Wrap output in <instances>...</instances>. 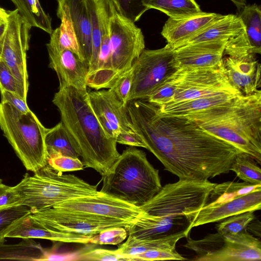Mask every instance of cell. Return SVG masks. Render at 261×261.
<instances>
[{
	"label": "cell",
	"mask_w": 261,
	"mask_h": 261,
	"mask_svg": "<svg viewBox=\"0 0 261 261\" xmlns=\"http://www.w3.org/2000/svg\"><path fill=\"white\" fill-rule=\"evenodd\" d=\"M109 27L112 63L119 77L132 67L145 49L144 37L141 29L119 13L114 6Z\"/></svg>",
	"instance_id": "obj_12"
},
{
	"label": "cell",
	"mask_w": 261,
	"mask_h": 261,
	"mask_svg": "<svg viewBox=\"0 0 261 261\" xmlns=\"http://www.w3.org/2000/svg\"><path fill=\"white\" fill-rule=\"evenodd\" d=\"M31 213L30 208L23 205L0 208V242L5 241V235L9 230Z\"/></svg>",
	"instance_id": "obj_35"
},
{
	"label": "cell",
	"mask_w": 261,
	"mask_h": 261,
	"mask_svg": "<svg viewBox=\"0 0 261 261\" xmlns=\"http://www.w3.org/2000/svg\"><path fill=\"white\" fill-rule=\"evenodd\" d=\"M57 1V15L61 20V24L53 30L50 35L49 41L62 48L72 51L83 60L74 32L68 6L64 0Z\"/></svg>",
	"instance_id": "obj_25"
},
{
	"label": "cell",
	"mask_w": 261,
	"mask_h": 261,
	"mask_svg": "<svg viewBox=\"0 0 261 261\" xmlns=\"http://www.w3.org/2000/svg\"><path fill=\"white\" fill-rule=\"evenodd\" d=\"M1 102H7L22 113H27L31 110L27 101L16 93L5 89L0 90Z\"/></svg>",
	"instance_id": "obj_46"
},
{
	"label": "cell",
	"mask_w": 261,
	"mask_h": 261,
	"mask_svg": "<svg viewBox=\"0 0 261 261\" xmlns=\"http://www.w3.org/2000/svg\"><path fill=\"white\" fill-rule=\"evenodd\" d=\"M188 237L185 233H178L155 240L137 239L130 236L125 242L118 246L117 252L125 255H134L152 250L175 249L177 242Z\"/></svg>",
	"instance_id": "obj_26"
},
{
	"label": "cell",
	"mask_w": 261,
	"mask_h": 261,
	"mask_svg": "<svg viewBox=\"0 0 261 261\" xmlns=\"http://www.w3.org/2000/svg\"><path fill=\"white\" fill-rule=\"evenodd\" d=\"M3 40V38L2 39H0V59L1 58V54H2V51Z\"/></svg>",
	"instance_id": "obj_51"
},
{
	"label": "cell",
	"mask_w": 261,
	"mask_h": 261,
	"mask_svg": "<svg viewBox=\"0 0 261 261\" xmlns=\"http://www.w3.org/2000/svg\"><path fill=\"white\" fill-rule=\"evenodd\" d=\"M173 76L175 94L169 104L217 93L242 95L230 83L222 62L211 68H179Z\"/></svg>",
	"instance_id": "obj_10"
},
{
	"label": "cell",
	"mask_w": 261,
	"mask_h": 261,
	"mask_svg": "<svg viewBox=\"0 0 261 261\" xmlns=\"http://www.w3.org/2000/svg\"><path fill=\"white\" fill-rule=\"evenodd\" d=\"M31 28L16 9L8 11L1 58L8 66L17 80L18 95L26 101L29 87L27 53L29 47Z\"/></svg>",
	"instance_id": "obj_11"
},
{
	"label": "cell",
	"mask_w": 261,
	"mask_h": 261,
	"mask_svg": "<svg viewBox=\"0 0 261 261\" xmlns=\"http://www.w3.org/2000/svg\"><path fill=\"white\" fill-rule=\"evenodd\" d=\"M79 259L85 260L134 261L131 256L122 254L116 250L94 249L82 252Z\"/></svg>",
	"instance_id": "obj_40"
},
{
	"label": "cell",
	"mask_w": 261,
	"mask_h": 261,
	"mask_svg": "<svg viewBox=\"0 0 261 261\" xmlns=\"http://www.w3.org/2000/svg\"><path fill=\"white\" fill-rule=\"evenodd\" d=\"M0 242V259L20 260H46V252L38 243L32 239H23L15 244H5Z\"/></svg>",
	"instance_id": "obj_28"
},
{
	"label": "cell",
	"mask_w": 261,
	"mask_h": 261,
	"mask_svg": "<svg viewBox=\"0 0 261 261\" xmlns=\"http://www.w3.org/2000/svg\"><path fill=\"white\" fill-rule=\"evenodd\" d=\"M222 65L230 83L242 95H250L260 90V64L254 55L226 56L223 58Z\"/></svg>",
	"instance_id": "obj_18"
},
{
	"label": "cell",
	"mask_w": 261,
	"mask_h": 261,
	"mask_svg": "<svg viewBox=\"0 0 261 261\" xmlns=\"http://www.w3.org/2000/svg\"><path fill=\"white\" fill-rule=\"evenodd\" d=\"M45 143L47 160L58 155L74 158H78L80 156L61 121L53 127L46 128Z\"/></svg>",
	"instance_id": "obj_27"
},
{
	"label": "cell",
	"mask_w": 261,
	"mask_h": 261,
	"mask_svg": "<svg viewBox=\"0 0 261 261\" xmlns=\"http://www.w3.org/2000/svg\"><path fill=\"white\" fill-rule=\"evenodd\" d=\"M254 55L261 53V10L256 4L246 5L238 15Z\"/></svg>",
	"instance_id": "obj_32"
},
{
	"label": "cell",
	"mask_w": 261,
	"mask_h": 261,
	"mask_svg": "<svg viewBox=\"0 0 261 261\" xmlns=\"http://www.w3.org/2000/svg\"><path fill=\"white\" fill-rule=\"evenodd\" d=\"M7 28V23L0 24V39L4 37Z\"/></svg>",
	"instance_id": "obj_50"
},
{
	"label": "cell",
	"mask_w": 261,
	"mask_h": 261,
	"mask_svg": "<svg viewBox=\"0 0 261 261\" xmlns=\"http://www.w3.org/2000/svg\"><path fill=\"white\" fill-rule=\"evenodd\" d=\"M174 73L160 85L145 100L157 107L166 105L171 103L173 100L175 91V84L173 76Z\"/></svg>",
	"instance_id": "obj_37"
},
{
	"label": "cell",
	"mask_w": 261,
	"mask_h": 261,
	"mask_svg": "<svg viewBox=\"0 0 261 261\" xmlns=\"http://www.w3.org/2000/svg\"><path fill=\"white\" fill-rule=\"evenodd\" d=\"M185 117L261 163V91Z\"/></svg>",
	"instance_id": "obj_4"
},
{
	"label": "cell",
	"mask_w": 261,
	"mask_h": 261,
	"mask_svg": "<svg viewBox=\"0 0 261 261\" xmlns=\"http://www.w3.org/2000/svg\"><path fill=\"white\" fill-rule=\"evenodd\" d=\"M144 0H111L116 10L135 22L148 10L143 5Z\"/></svg>",
	"instance_id": "obj_38"
},
{
	"label": "cell",
	"mask_w": 261,
	"mask_h": 261,
	"mask_svg": "<svg viewBox=\"0 0 261 261\" xmlns=\"http://www.w3.org/2000/svg\"><path fill=\"white\" fill-rule=\"evenodd\" d=\"M47 163L54 169L62 173L84 169V164L79 158L58 155L49 158Z\"/></svg>",
	"instance_id": "obj_42"
},
{
	"label": "cell",
	"mask_w": 261,
	"mask_h": 261,
	"mask_svg": "<svg viewBox=\"0 0 261 261\" xmlns=\"http://www.w3.org/2000/svg\"><path fill=\"white\" fill-rule=\"evenodd\" d=\"M245 33L244 25L238 15H222L181 43L177 48L204 42L219 40L228 41Z\"/></svg>",
	"instance_id": "obj_22"
},
{
	"label": "cell",
	"mask_w": 261,
	"mask_h": 261,
	"mask_svg": "<svg viewBox=\"0 0 261 261\" xmlns=\"http://www.w3.org/2000/svg\"><path fill=\"white\" fill-rule=\"evenodd\" d=\"M216 185L208 180L182 179L165 185L140 206L144 213L128 228V236L141 240L181 233L188 236L191 223L185 214L203 207Z\"/></svg>",
	"instance_id": "obj_2"
},
{
	"label": "cell",
	"mask_w": 261,
	"mask_h": 261,
	"mask_svg": "<svg viewBox=\"0 0 261 261\" xmlns=\"http://www.w3.org/2000/svg\"><path fill=\"white\" fill-rule=\"evenodd\" d=\"M5 89L18 94L19 87L16 78L6 63L0 59V90Z\"/></svg>",
	"instance_id": "obj_44"
},
{
	"label": "cell",
	"mask_w": 261,
	"mask_h": 261,
	"mask_svg": "<svg viewBox=\"0 0 261 261\" xmlns=\"http://www.w3.org/2000/svg\"><path fill=\"white\" fill-rule=\"evenodd\" d=\"M126 108L146 149L179 179L205 180L228 173L243 152L185 117L159 115L145 99L130 101Z\"/></svg>",
	"instance_id": "obj_1"
},
{
	"label": "cell",
	"mask_w": 261,
	"mask_h": 261,
	"mask_svg": "<svg viewBox=\"0 0 261 261\" xmlns=\"http://www.w3.org/2000/svg\"><path fill=\"white\" fill-rule=\"evenodd\" d=\"M256 161L244 152L238 154L233 160L230 171L246 182L252 185L261 184V170Z\"/></svg>",
	"instance_id": "obj_33"
},
{
	"label": "cell",
	"mask_w": 261,
	"mask_h": 261,
	"mask_svg": "<svg viewBox=\"0 0 261 261\" xmlns=\"http://www.w3.org/2000/svg\"><path fill=\"white\" fill-rule=\"evenodd\" d=\"M143 4L148 10H158L175 19L190 17L203 12L196 0H144Z\"/></svg>",
	"instance_id": "obj_29"
},
{
	"label": "cell",
	"mask_w": 261,
	"mask_h": 261,
	"mask_svg": "<svg viewBox=\"0 0 261 261\" xmlns=\"http://www.w3.org/2000/svg\"><path fill=\"white\" fill-rule=\"evenodd\" d=\"M117 143L130 146L141 147L146 149V146L143 140L135 132H120L116 137Z\"/></svg>",
	"instance_id": "obj_47"
},
{
	"label": "cell",
	"mask_w": 261,
	"mask_h": 261,
	"mask_svg": "<svg viewBox=\"0 0 261 261\" xmlns=\"http://www.w3.org/2000/svg\"><path fill=\"white\" fill-rule=\"evenodd\" d=\"M134 260H186L176 249L152 250L131 256Z\"/></svg>",
	"instance_id": "obj_41"
},
{
	"label": "cell",
	"mask_w": 261,
	"mask_h": 261,
	"mask_svg": "<svg viewBox=\"0 0 261 261\" xmlns=\"http://www.w3.org/2000/svg\"><path fill=\"white\" fill-rule=\"evenodd\" d=\"M127 230L122 227H115L105 229L93 236L89 243L98 245H116L127 237Z\"/></svg>",
	"instance_id": "obj_39"
},
{
	"label": "cell",
	"mask_w": 261,
	"mask_h": 261,
	"mask_svg": "<svg viewBox=\"0 0 261 261\" xmlns=\"http://www.w3.org/2000/svg\"><path fill=\"white\" fill-rule=\"evenodd\" d=\"M1 182H2V179H0V184H1Z\"/></svg>",
	"instance_id": "obj_52"
},
{
	"label": "cell",
	"mask_w": 261,
	"mask_h": 261,
	"mask_svg": "<svg viewBox=\"0 0 261 261\" xmlns=\"http://www.w3.org/2000/svg\"><path fill=\"white\" fill-rule=\"evenodd\" d=\"M92 109L109 138H115L120 132H135L126 106L111 88L89 92Z\"/></svg>",
	"instance_id": "obj_15"
},
{
	"label": "cell",
	"mask_w": 261,
	"mask_h": 261,
	"mask_svg": "<svg viewBox=\"0 0 261 261\" xmlns=\"http://www.w3.org/2000/svg\"><path fill=\"white\" fill-rule=\"evenodd\" d=\"M222 15L202 12L186 18L175 19L169 17L163 27L161 35L166 40L167 44L175 49Z\"/></svg>",
	"instance_id": "obj_20"
},
{
	"label": "cell",
	"mask_w": 261,
	"mask_h": 261,
	"mask_svg": "<svg viewBox=\"0 0 261 261\" xmlns=\"http://www.w3.org/2000/svg\"><path fill=\"white\" fill-rule=\"evenodd\" d=\"M132 67V85L128 102L146 99L179 68L174 49L168 44L160 49H144Z\"/></svg>",
	"instance_id": "obj_9"
},
{
	"label": "cell",
	"mask_w": 261,
	"mask_h": 261,
	"mask_svg": "<svg viewBox=\"0 0 261 261\" xmlns=\"http://www.w3.org/2000/svg\"><path fill=\"white\" fill-rule=\"evenodd\" d=\"M257 190H261V184L233 181L216 184L204 206H212L230 201Z\"/></svg>",
	"instance_id": "obj_30"
},
{
	"label": "cell",
	"mask_w": 261,
	"mask_h": 261,
	"mask_svg": "<svg viewBox=\"0 0 261 261\" xmlns=\"http://www.w3.org/2000/svg\"><path fill=\"white\" fill-rule=\"evenodd\" d=\"M0 128L27 170L35 173L47 164L46 128L31 110L22 113L1 102Z\"/></svg>",
	"instance_id": "obj_7"
},
{
	"label": "cell",
	"mask_w": 261,
	"mask_h": 261,
	"mask_svg": "<svg viewBox=\"0 0 261 261\" xmlns=\"http://www.w3.org/2000/svg\"><path fill=\"white\" fill-rule=\"evenodd\" d=\"M67 4L84 61L89 66L92 56V27L86 0H64Z\"/></svg>",
	"instance_id": "obj_23"
},
{
	"label": "cell",
	"mask_w": 261,
	"mask_h": 261,
	"mask_svg": "<svg viewBox=\"0 0 261 261\" xmlns=\"http://www.w3.org/2000/svg\"><path fill=\"white\" fill-rule=\"evenodd\" d=\"M185 248L193 251L197 261H259L261 243L247 230L234 234L210 233L199 240L186 237Z\"/></svg>",
	"instance_id": "obj_8"
},
{
	"label": "cell",
	"mask_w": 261,
	"mask_h": 261,
	"mask_svg": "<svg viewBox=\"0 0 261 261\" xmlns=\"http://www.w3.org/2000/svg\"><path fill=\"white\" fill-rule=\"evenodd\" d=\"M133 80V67L121 75L111 88L119 100L126 106L130 94Z\"/></svg>",
	"instance_id": "obj_43"
},
{
	"label": "cell",
	"mask_w": 261,
	"mask_h": 261,
	"mask_svg": "<svg viewBox=\"0 0 261 261\" xmlns=\"http://www.w3.org/2000/svg\"><path fill=\"white\" fill-rule=\"evenodd\" d=\"M8 11L0 7V24L7 22Z\"/></svg>",
	"instance_id": "obj_48"
},
{
	"label": "cell",
	"mask_w": 261,
	"mask_h": 261,
	"mask_svg": "<svg viewBox=\"0 0 261 261\" xmlns=\"http://www.w3.org/2000/svg\"><path fill=\"white\" fill-rule=\"evenodd\" d=\"M14 188L20 197V205L29 207L31 213L99 193L97 185H90L73 174H63L48 163L32 175L26 173Z\"/></svg>",
	"instance_id": "obj_6"
},
{
	"label": "cell",
	"mask_w": 261,
	"mask_h": 261,
	"mask_svg": "<svg viewBox=\"0 0 261 261\" xmlns=\"http://www.w3.org/2000/svg\"><path fill=\"white\" fill-rule=\"evenodd\" d=\"M92 236L49 229L29 215L16 223L6 233L5 238L41 239L64 243L87 244Z\"/></svg>",
	"instance_id": "obj_21"
},
{
	"label": "cell",
	"mask_w": 261,
	"mask_h": 261,
	"mask_svg": "<svg viewBox=\"0 0 261 261\" xmlns=\"http://www.w3.org/2000/svg\"><path fill=\"white\" fill-rule=\"evenodd\" d=\"M240 95L222 93L203 96L160 107L156 112L161 116L185 117L223 104Z\"/></svg>",
	"instance_id": "obj_24"
},
{
	"label": "cell",
	"mask_w": 261,
	"mask_h": 261,
	"mask_svg": "<svg viewBox=\"0 0 261 261\" xmlns=\"http://www.w3.org/2000/svg\"><path fill=\"white\" fill-rule=\"evenodd\" d=\"M53 102L86 167L104 176L120 155L116 139L106 134L93 109L87 89L59 88Z\"/></svg>",
	"instance_id": "obj_3"
},
{
	"label": "cell",
	"mask_w": 261,
	"mask_h": 261,
	"mask_svg": "<svg viewBox=\"0 0 261 261\" xmlns=\"http://www.w3.org/2000/svg\"><path fill=\"white\" fill-rule=\"evenodd\" d=\"M47 49L49 67L57 73L59 88L73 87L79 89H87L89 66L72 51L49 42Z\"/></svg>",
	"instance_id": "obj_16"
},
{
	"label": "cell",
	"mask_w": 261,
	"mask_h": 261,
	"mask_svg": "<svg viewBox=\"0 0 261 261\" xmlns=\"http://www.w3.org/2000/svg\"><path fill=\"white\" fill-rule=\"evenodd\" d=\"M92 27V56L87 77L96 71L101 44V30L96 0H86Z\"/></svg>",
	"instance_id": "obj_34"
},
{
	"label": "cell",
	"mask_w": 261,
	"mask_h": 261,
	"mask_svg": "<svg viewBox=\"0 0 261 261\" xmlns=\"http://www.w3.org/2000/svg\"><path fill=\"white\" fill-rule=\"evenodd\" d=\"M236 6L239 11L242 10L246 5V0H230Z\"/></svg>",
	"instance_id": "obj_49"
},
{
	"label": "cell",
	"mask_w": 261,
	"mask_h": 261,
	"mask_svg": "<svg viewBox=\"0 0 261 261\" xmlns=\"http://www.w3.org/2000/svg\"><path fill=\"white\" fill-rule=\"evenodd\" d=\"M30 216L49 229L58 231L94 236L112 227L126 230L133 223L97 215L59 210L53 207L31 213Z\"/></svg>",
	"instance_id": "obj_13"
},
{
	"label": "cell",
	"mask_w": 261,
	"mask_h": 261,
	"mask_svg": "<svg viewBox=\"0 0 261 261\" xmlns=\"http://www.w3.org/2000/svg\"><path fill=\"white\" fill-rule=\"evenodd\" d=\"M254 211H249L227 217L216 226L221 233H238L247 230L249 223L255 219Z\"/></svg>",
	"instance_id": "obj_36"
},
{
	"label": "cell",
	"mask_w": 261,
	"mask_h": 261,
	"mask_svg": "<svg viewBox=\"0 0 261 261\" xmlns=\"http://www.w3.org/2000/svg\"><path fill=\"white\" fill-rule=\"evenodd\" d=\"M52 207L64 211L103 216L133 223L144 211L140 207L107 194H97L69 199Z\"/></svg>",
	"instance_id": "obj_14"
},
{
	"label": "cell",
	"mask_w": 261,
	"mask_h": 261,
	"mask_svg": "<svg viewBox=\"0 0 261 261\" xmlns=\"http://www.w3.org/2000/svg\"><path fill=\"white\" fill-rule=\"evenodd\" d=\"M21 199L14 187L0 184V208L20 205Z\"/></svg>",
	"instance_id": "obj_45"
},
{
	"label": "cell",
	"mask_w": 261,
	"mask_h": 261,
	"mask_svg": "<svg viewBox=\"0 0 261 261\" xmlns=\"http://www.w3.org/2000/svg\"><path fill=\"white\" fill-rule=\"evenodd\" d=\"M102 180L100 193L139 207L162 187L159 170L144 151L133 146L120 154Z\"/></svg>",
	"instance_id": "obj_5"
},
{
	"label": "cell",
	"mask_w": 261,
	"mask_h": 261,
	"mask_svg": "<svg viewBox=\"0 0 261 261\" xmlns=\"http://www.w3.org/2000/svg\"><path fill=\"white\" fill-rule=\"evenodd\" d=\"M227 41L219 40L200 42L175 49V57L179 68H211L218 65L222 62Z\"/></svg>",
	"instance_id": "obj_19"
},
{
	"label": "cell",
	"mask_w": 261,
	"mask_h": 261,
	"mask_svg": "<svg viewBox=\"0 0 261 261\" xmlns=\"http://www.w3.org/2000/svg\"><path fill=\"white\" fill-rule=\"evenodd\" d=\"M18 13L32 28L36 27L51 34V18L43 9L39 0H11Z\"/></svg>",
	"instance_id": "obj_31"
},
{
	"label": "cell",
	"mask_w": 261,
	"mask_h": 261,
	"mask_svg": "<svg viewBox=\"0 0 261 261\" xmlns=\"http://www.w3.org/2000/svg\"><path fill=\"white\" fill-rule=\"evenodd\" d=\"M261 208V190L252 192L230 201L185 214L191 223L190 227L219 222L234 215Z\"/></svg>",
	"instance_id": "obj_17"
}]
</instances>
